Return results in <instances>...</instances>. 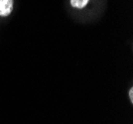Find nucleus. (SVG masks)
I'll use <instances>...</instances> for the list:
<instances>
[{
    "mask_svg": "<svg viewBox=\"0 0 133 124\" xmlns=\"http://www.w3.org/2000/svg\"><path fill=\"white\" fill-rule=\"evenodd\" d=\"M14 9V0H0V17L6 18L11 15Z\"/></svg>",
    "mask_w": 133,
    "mask_h": 124,
    "instance_id": "nucleus-1",
    "label": "nucleus"
},
{
    "mask_svg": "<svg viewBox=\"0 0 133 124\" xmlns=\"http://www.w3.org/2000/svg\"><path fill=\"white\" fill-rule=\"evenodd\" d=\"M90 0H70V4L72 8L82 10L83 8H85L88 4L89 3Z\"/></svg>",
    "mask_w": 133,
    "mask_h": 124,
    "instance_id": "nucleus-2",
    "label": "nucleus"
},
{
    "mask_svg": "<svg viewBox=\"0 0 133 124\" xmlns=\"http://www.w3.org/2000/svg\"><path fill=\"white\" fill-rule=\"evenodd\" d=\"M128 97H129V100L131 103H133V87L131 86L129 90H128Z\"/></svg>",
    "mask_w": 133,
    "mask_h": 124,
    "instance_id": "nucleus-3",
    "label": "nucleus"
}]
</instances>
